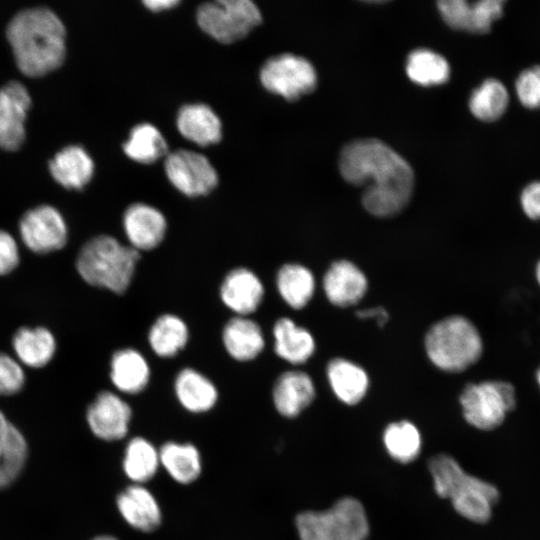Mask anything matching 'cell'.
I'll list each match as a JSON object with an SVG mask.
<instances>
[{"mask_svg": "<svg viewBox=\"0 0 540 540\" xmlns=\"http://www.w3.org/2000/svg\"><path fill=\"white\" fill-rule=\"evenodd\" d=\"M339 169L348 183L364 186L362 204L374 216H395L411 198L414 174L410 165L377 139L347 144L340 154Z\"/></svg>", "mask_w": 540, "mask_h": 540, "instance_id": "6da1fadb", "label": "cell"}, {"mask_svg": "<svg viewBox=\"0 0 540 540\" xmlns=\"http://www.w3.org/2000/svg\"><path fill=\"white\" fill-rule=\"evenodd\" d=\"M6 34L17 66L28 76H42L59 67L65 58V27L48 8L18 12Z\"/></svg>", "mask_w": 540, "mask_h": 540, "instance_id": "7a4b0ae2", "label": "cell"}, {"mask_svg": "<svg viewBox=\"0 0 540 540\" xmlns=\"http://www.w3.org/2000/svg\"><path fill=\"white\" fill-rule=\"evenodd\" d=\"M434 489L441 498H449L455 511L463 518L483 524L490 520L498 503V488L467 473L450 455L438 454L428 461Z\"/></svg>", "mask_w": 540, "mask_h": 540, "instance_id": "3957f363", "label": "cell"}, {"mask_svg": "<svg viewBox=\"0 0 540 540\" xmlns=\"http://www.w3.org/2000/svg\"><path fill=\"white\" fill-rule=\"evenodd\" d=\"M139 259L140 252L133 247L110 235H98L81 247L75 265L86 283L122 294L131 283Z\"/></svg>", "mask_w": 540, "mask_h": 540, "instance_id": "277c9868", "label": "cell"}, {"mask_svg": "<svg viewBox=\"0 0 540 540\" xmlns=\"http://www.w3.org/2000/svg\"><path fill=\"white\" fill-rule=\"evenodd\" d=\"M429 360L439 369L457 373L476 363L483 351L481 335L475 325L461 315L434 323L425 336Z\"/></svg>", "mask_w": 540, "mask_h": 540, "instance_id": "5b68a950", "label": "cell"}, {"mask_svg": "<svg viewBox=\"0 0 540 540\" xmlns=\"http://www.w3.org/2000/svg\"><path fill=\"white\" fill-rule=\"evenodd\" d=\"M300 540H366L369 523L361 502L352 497L339 499L324 511H305L297 515Z\"/></svg>", "mask_w": 540, "mask_h": 540, "instance_id": "8992f818", "label": "cell"}, {"mask_svg": "<svg viewBox=\"0 0 540 540\" xmlns=\"http://www.w3.org/2000/svg\"><path fill=\"white\" fill-rule=\"evenodd\" d=\"M196 21L214 40L231 44L256 28L262 22V14L251 0H216L199 5Z\"/></svg>", "mask_w": 540, "mask_h": 540, "instance_id": "52a82bcc", "label": "cell"}, {"mask_svg": "<svg viewBox=\"0 0 540 540\" xmlns=\"http://www.w3.org/2000/svg\"><path fill=\"white\" fill-rule=\"evenodd\" d=\"M459 400L465 420L483 431L498 428L517 402L513 385L498 380L468 384Z\"/></svg>", "mask_w": 540, "mask_h": 540, "instance_id": "ba28073f", "label": "cell"}, {"mask_svg": "<svg viewBox=\"0 0 540 540\" xmlns=\"http://www.w3.org/2000/svg\"><path fill=\"white\" fill-rule=\"evenodd\" d=\"M262 86L287 101H295L312 92L317 85L313 65L305 58L291 53L266 60L259 72Z\"/></svg>", "mask_w": 540, "mask_h": 540, "instance_id": "9c48e42d", "label": "cell"}, {"mask_svg": "<svg viewBox=\"0 0 540 540\" xmlns=\"http://www.w3.org/2000/svg\"><path fill=\"white\" fill-rule=\"evenodd\" d=\"M164 171L169 182L188 197L206 196L218 185V173L203 154L179 149L167 154Z\"/></svg>", "mask_w": 540, "mask_h": 540, "instance_id": "30bf717a", "label": "cell"}, {"mask_svg": "<svg viewBox=\"0 0 540 540\" xmlns=\"http://www.w3.org/2000/svg\"><path fill=\"white\" fill-rule=\"evenodd\" d=\"M19 234L24 245L36 254L60 250L68 239L62 214L50 205H39L28 210L20 219Z\"/></svg>", "mask_w": 540, "mask_h": 540, "instance_id": "8fae6325", "label": "cell"}, {"mask_svg": "<svg viewBox=\"0 0 540 540\" xmlns=\"http://www.w3.org/2000/svg\"><path fill=\"white\" fill-rule=\"evenodd\" d=\"M131 417L129 404L111 391H101L86 412V420L94 436L109 442L127 435Z\"/></svg>", "mask_w": 540, "mask_h": 540, "instance_id": "7c38bea8", "label": "cell"}, {"mask_svg": "<svg viewBox=\"0 0 540 540\" xmlns=\"http://www.w3.org/2000/svg\"><path fill=\"white\" fill-rule=\"evenodd\" d=\"M31 98L27 88L18 81L0 87V147L18 149L25 139V120Z\"/></svg>", "mask_w": 540, "mask_h": 540, "instance_id": "4fadbf2b", "label": "cell"}, {"mask_svg": "<svg viewBox=\"0 0 540 540\" xmlns=\"http://www.w3.org/2000/svg\"><path fill=\"white\" fill-rule=\"evenodd\" d=\"M443 20L452 28L471 33H487L501 17L503 0H443L437 3Z\"/></svg>", "mask_w": 540, "mask_h": 540, "instance_id": "5bb4252c", "label": "cell"}, {"mask_svg": "<svg viewBox=\"0 0 540 540\" xmlns=\"http://www.w3.org/2000/svg\"><path fill=\"white\" fill-rule=\"evenodd\" d=\"M116 507L123 520L133 529L150 533L159 528L162 511L154 494L141 484H131L116 498Z\"/></svg>", "mask_w": 540, "mask_h": 540, "instance_id": "9a60e30c", "label": "cell"}, {"mask_svg": "<svg viewBox=\"0 0 540 540\" xmlns=\"http://www.w3.org/2000/svg\"><path fill=\"white\" fill-rule=\"evenodd\" d=\"M123 228L130 246L140 252L152 250L163 241L167 222L157 208L145 203H134L124 212Z\"/></svg>", "mask_w": 540, "mask_h": 540, "instance_id": "2e32d148", "label": "cell"}, {"mask_svg": "<svg viewBox=\"0 0 540 540\" xmlns=\"http://www.w3.org/2000/svg\"><path fill=\"white\" fill-rule=\"evenodd\" d=\"M327 299L335 306L348 307L358 303L366 294L368 281L363 271L353 262H333L323 278Z\"/></svg>", "mask_w": 540, "mask_h": 540, "instance_id": "e0dca14e", "label": "cell"}, {"mask_svg": "<svg viewBox=\"0 0 540 540\" xmlns=\"http://www.w3.org/2000/svg\"><path fill=\"white\" fill-rule=\"evenodd\" d=\"M264 287L258 276L247 268L231 270L220 287L222 302L238 316L254 312L262 302Z\"/></svg>", "mask_w": 540, "mask_h": 540, "instance_id": "ac0fdd59", "label": "cell"}, {"mask_svg": "<svg viewBox=\"0 0 540 540\" xmlns=\"http://www.w3.org/2000/svg\"><path fill=\"white\" fill-rule=\"evenodd\" d=\"M179 133L199 145L217 144L222 138V123L215 111L204 103L183 105L176 116Z\"/></svg>", "mask_w": 540, "mask_h": 540, "instance_id": "d6986e66", "label": "cell"}, {"mask_svg": "<svg viewBox=\"0 0 540 540\" xmlns=\"http://www.w3.org/2000/svg\"><path fill=\"white\" fill-rule=\"evenodd\" d=\"M315 393L313 380L307 373L287 371L275 382L273 403L279 414L293 418L313 402Z\"/></svg>", "mask_w": 540, "mask_h": 540, "instance_id": "ffe728a7", "label": "cell"}, {"mask_svg": "<svg viewBox=\"0 0 540 540\" xmlns=\"http://www.w3.org/2000/svg\"><path fill=\"white\" fill-rule=\"evenodd\" d=\"M53 178L68 189H82L94 174V162L79 145H68L58 151L49 162Z\"/></svg>", "mask_w": 540, "mask_h": 540, "instance_id": "44dd1931", "label": "cell"}, {"mask_svg": "<svg viewBox=\"0 0 540 540\" xmlns=\"http://www.w3.org/2000/svg\"><path fill=\"white\" fill-rule=\"evenodd\" d=\"M27 456L25 437L0 410V489L10 486L18 478Z\"/></svg>", "mask_w": 540, "mask_h": 540, "instance_id": "7402d4cb", "label": "cell"}, {"mask_svg": "<svg viewBox=\"0 0 540 540\" xmlns=\"http://www.w3.org/2000/svg\"><path fill=\"white\" fill-rule=\"evenodd\" d=\"M53 333L45 327H21L12 338L16 359L30 368L46 366L56 352Z\"/></svg>", "mask_w": 540, "mask_h": 540, "instance_id": "603a6c76", "label": "cell"}, {"mask_svg": "<svg viewBox=\"0 0 540 540\" xmlns=\"http://www.w3.org/2000/svg\"><path fill=\"white\" fill-rule=\"evenodd\" d=\"M150 369L143 355L131 348L116 351L111 359L110 379L118 391L137 394L149 382Z\"/></svg>", "mask_w": 540, "mask_h": 540, "instance_id": "cb8c5ba5", "label": "cell"}, {"mask_svg": "<svg viewBox=\"0 0 540 540\" xmlns=\"http://www.w3.org/2000/svg\"><path fill=\"white\" fill-rule=\"evenodd\" d=\"M229 355L237 361H249L257 357L265 346L260 326L246 316L230 319L222 334Z\"/></svg>", "mask_w": 540, "mask_h": 540, "instance_id": "d4e9b609", "label": "cell"}, {"mask_svg": "<svg viewBox=\"0 0 540 540\" xmlns=\"http://www.w3.org/2000/svg\"><path fill=\"white\" fill-rule=\"evenodd\" d=\"M160 466L177 483L188 485L202 472V457L192 443L165 442L159 448Z\"/></svg>", "mask_w": 540, "mask_h": 540, "instance_id": "484cf974", "label": "cell"}, {"mask_svg": "<svg viewBox=\"0 0 540 540\" xmlns=\"http://www.w3.org/2000/svg\"><path fill=\"white\" fill-rule=\"evenodd\" d=\"M327 378L334 394L347 405L359 403L369 388L366 371L344 358H334L328 363Z\"/></svg>", "mask_w": 540, "mask_h": 540, "instance_id": "4316f807", "label": "cell"}, {"mask_svg": "<svg viewBox=\"0 0 540 540\" xmlns=\"http://www.w3.org/2000/svg\"><path fill=\"white\" fill-rule=\"evenodd\" d=\"M276 354L291 364L305 363L315 351L312 334L290 318H280L273 327Z\"/></svg>", "mask_w": 540, "mask_h": 540, "instance_id": "83f0119b", "label": "cell"}, {"mask_svg": "<svg viewBox=\"0 0 540 540\" xmlns=\"http://www.w3.org/2000/svg\"><path fill=\"white\" fill-rule=\"evenodd\" d=\"M174 387L179 403L191 413L211 410L218 399L215 385L192 368H185L179 372Z\"/></svg>", "mask_w": 540, "mask_h": 540, "instance_id": "f1b7e54d", "label": "cell"}, {"mask_svg": "<svg viewBox=\"0 0 540 540\" xmlns=\"http://www.w3.org/2000/svg\"><path fill=\"white\" fill-rule=\"evenodd\" d=\"M160 467L159 449L152 442L140 436L131 438L124 449L122 469L132 484L151 480Z\"/></svg>", "mask_w": 540, "mask_h": 540, "instance_id": "f546056e", "label": "cell"}, {"mask_svg": "<svg viewBox=\"0 0 540 540\" xmlns=\"http://www.w3.org/2000/svg\"><path fill=\"white\" fill-rule=\"evenodd\" d=\"M276 285L282 299L293 309L304 308L315 291L313 273L303 265L289 263L283 265L276 277Z\"/></svg>", "mask_w": 540, "mask_h": 540, "instance_id": "4dcf8cb0", "label": "cell"}, {"mask_svg": "<svg viewBox=\"0 0 540 540\" xmlns=\"http://www.w3.org/2000/svg\"><path fill=\"white\" fill-rule=\"evenodd\" d=\"M122 148L128 158L141 164L155 163L168 154V144L164 136L150 123L134 126Z\"/></svg>", "mask_w": 540, "mask_h": 540, "instance_id": "1f68e13d", "label": "cell"}, {"mask_svg": "<svg viewBox=\"0 0 540 540\" xmlns=\"http://www.w3.org/2000/svg\"><path fill=\"white\" fill-rule=\"evenodd\" d=\"M189 337L185 322L176 315L164 314L151 326L148 340L153 351L160 357L175 356L187 343Z\"/></svg>", "mask_w": 540, "mask_h": 540, "instance_id": "d6a6232c", "label": "cell"}, {"mask_svg": "<svg viewBox=\"0 0 540 540\" xmlns=\"http://www.w3.org/2000/svg\"><path fill=\"white\" fill-rule=\"evenodd\" d=\"M509 93L497 79H487L471 94L469 108L479 120L490 122L499 119L507 109Z\"/></svg>", "mask_w": 540, "mask_h": 540, "instance_id": "836d02e7", "label": "cell"}, {"mask_svg": "<svg viewBox=\"0 0 540 540\" xmlns=\"http://www.w3.org/2000/svg\"><path fill=\"white\" fill-rule=\"evenodd\" d=\"M408 77L422 86L439 85L449 79V64L441 55L428 50L417 49L407 58Z\"/></svg>", "mask_w": 540, "mask_h": 540, "instance_id": "e575fe53", "label": "cell"}, {"mask_svg": "<svg viewBox=\"0 0 540 540\" xmlns=\"http://www.w3.org/2000/svg\"><path fill=\"white\" fill-rule=\"evenodd\" d=\"M383 441L389 455L401 463L413 461L421 449L419 430L409 421L389 424L384 431Z\"/></svg>", "mask_w": 540, "mask_h": 540, "instance_id": "d590c367", "label": "cell"}, {"mask_svg": "<svg viewBox=\"0 0 540 540\" xmlns=\"http://www.w3.org/2000/svg\"><path fill=\"white\" fill-rule=\"evenodd\" d=\"M25 384L22 364L12 356L0 352V396L18 393Z\"/></svg>", "mask_w": 540, "mask_h": 540, "instance_id": "8d00e7d4", "label": "cell"}, {"mask_svg": "<svg viewBox=\"0 0 540 540\" xmlns=\"http://www.w3.org/2000/svg\"><path fill=\"white\" fill-rule=\"evenodd\" d=\"M517 97L527 108L540 107V65L522 71L515 82Z\"/></svg>", "mask_w": 540, "mask_h": 540, "instance_id": "74e56055", "label": "cell"}, {"mask_svg": "<svg viewBox=\"0 0 540 540\" xmlns=\"http://www.w3.org/2000/svg\"><path fill=\"white\" fill-rule=\"evenodd\" d=\"M20 253L15 238L0 229V276L11 273L19 264Z\"/></svg>", "mask_w": 540, "mask_h": 540, "instance_id": "f35d334b", "label": "cell"}, {"mask_svg": "<svg viewBox=\"0 0 540 540\" xmlns=\"http://www.w3.org/2000/svg\"><path fill=\"white\" fill-rule=\"evenodd\" d=\"M521 205L531 219H540V181L528 184L521 193Z\"/></svg>", "mask_w": 540, "mask_h": 540, "instance_id": "ab89813d", "label": "cell"}, {"mask_svg": "<svg viewBox=\"0 0 540 540\" xmlns=\"http://www.w3.org/2000/svg\"><path fill=\"white\" fill-rule=\"evenodd\" d=\"M356 315L359 319L374 318L381 327L384 326L389 319L387 310L380 306L358 310Z\"/></svg>", "mask_w": 540, "mask_h": 540, "instance_id": "60d3db41", "label": "cell"}, {"mask_svg": "<svg viewBox=\"0 0 540 540\" xmlns=\"http://www.w3.org/2000/svg\"><path fill=\"white\" fill-rule=\"evenodd\" d=\"M143 5L150 11L161 12L176 7L179 0H146L142 2Z\"/></svg>", "mask_w": 540, "mask_h": 540, "instance_id": "b9f144b4", "label": "cell"}, {"mask_svg": "<svg viewBox=\"0 0 540 540\" xmlns=\"http://www.w3.org/2000/svg\"><path fill=\"white\" fill-rule=\"evenodd\" d=\"M91 540H118V539L111 535H99V536L94 537Z\"/></svg>", "mask_w": 540, "mask_h": 540, "instance_id": "7bdbcfd3", "label": "cell"}, {"mask_svg": "<svg viewBox=\"0 0 540 540\" xmlns=\"http://www.w3.org/2000/svg\"><path fill=\"white\" fill-rule=\"evenodd\" d=\"M536 277L540 284V261L538 262L537 267H536Z\"/></svg>", "mask_w": 540, "mask_h": 540, "instance_id": "ee69618b", "label": "cell"}, {"mask_svg": "<svg viewBox=\"0 0 540 540\" xmlns=\"http://www.w3.org/2000/svg\"><path fill=\"white\" fill-rule=\"evenodd\" d=\"M537 381H538V384H539V387H540V368L537 372Z\"/></svg>", "mask_w": 540, "mask_h": 540, "instance_id": "f6af8a7d", "label": "cell"}]
</instances>
